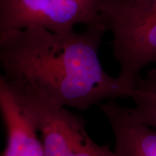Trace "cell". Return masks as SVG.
<instances>
[{"instance_id": "obj_1", "label": "cell", "mask_w": 156, "mask_h": 156, "mask_svg": "<svg viewBox=\"0 0 156 156\" xmlns=\"http://www.w3.org/2000/svg\"><path fill=\"white\" fill-rule=\"evenodd\" d=\"M103 26L54 34L41 28L0 33V64L7 83L53 104L87 110L103 101L132 98L136 86L112 77L98 57Z\"/></svg>"}, {"instance_id": "obj_2", "label": "cell", "mask_w": 156, "mask_h": 156, "mask_svg": "<svg viewBox=\"0 0 156 156\" xmlns=\"http://www.w3.org/2000/svg\"><path fill=\"white\" fill-rule=\"evenodd\" d=\"M104 1L0 0V33L41 27L62 34L79 24L106 27L101 12Z\"/></svg>"}, {"instance_id": "obj_3", "label": "cell", "mask_w": 156, "mask_h": 156, "mask_svg": "<svg viewBox=\"0 0 156 156\" xmlns=\"http://www.w3.org/2000/svg\"><path fill=\"white\" fill-rule=\"evenodd\" d=\"M17 100L36 124L45 156H69L92 141L80 116L28 90L12 86Z\"/></svg>"}, {"instance_id": "obj_4", "label": "cell", "mask_w": 156, "mask_h": 156, "mask_svg": "<svg viewBox=\"0 0 156 156\" xmlns=\"http://www.w3.org/2000/svg\"><path fill=\"white\" fill-rule=\"evenodd\" d=\"M113 56L119 64L118 77L136 86L140 72L156 62V14L131 20L111 23Z\"/></svg>"}, {"instance_id": "obj_5", "label": "cell", "mask_w": 156, "mask_h": 156, "mask_svg": "<svg viewBox=\"0 0 156 156\" xmlns=\"http://www.w3.org/2000/svg\"><path fill=\"white\" fill-rule=\"evenodd\" d=\"M0 110L7 132L2 156H45L38 128L7 82L0 77Z\"/></svg>"}, {"instance_id": "obj_6", "label": "cell", "mask_w": 156, "mask_h": 156, "mask_svg": "<svg viewBox=\"0 0 156 156\" xmlns=\"http://www.w3.org/2000/svg\"><path fill=\"white\" fill-rule=\"evenodd\" d=\"M112 126L117 156H156V131L115 99L99 104Z\"/></svg>"}, {"instance_id": "obj_7", "label": "cell", "mask_w": 156, "mask_h": 156, "mask_svg": "<svg viewBox=\"0 0 156 156\" xmlns=\"http://www.w3.org/2000/svg\"><path fill=\"white\" fill-rule=\"evenodd\" d=\"M131 98L134 103V106L130 108L134 116L147 125L156 129V91L146 86L140 77Z\"/></svg>"}, {"instance_id": "obj_8", "label": "cell", "mask_w": 156, "mask_h": 156, "mask_svg": "<svg viewBox=\"0 0 156 156\" xmlns=\"http://www.w3.org/2000/svg\"><path fill=\"white\" fill-rule=\"evenodd\" d=\"M69 156H117V155L114 151H111L108 146L99 145L93 140L81 150Z\"/></svg>"}, {"instance_id": "obj_9", "label": "cell", "mask_w": 156, "mask_h": 156, "mask_svg": "<svg viewBox=\"0 0 156 156\" xmlns=\"http://www.w3.org/2000/svg\"><path fill=\"white\" fill-rule=\"evenodd\" d=\"M143 80L149 86L156 88V67L148 72L146 77L143 78Z\"/></svg>"}, {"instance_id": "obj_10", "label": "cell", "mask_w": 156, "mask_h": 156, "mask_svg": "<svg viewBox=\"0 0 156 156\" xmlns=\"http://www.w3.org/2000/svg\"><path fill=\"white\" fill-rule=\"evenodd\" d=\"M142 83H143V82H142ZM144 84H145V83H144ZM146 85V86H147V85ZM148 87H150V88H151V89H153V90H155L156 91V89H155V88H153V87H149V86H147Z\"/></svg>"}]
</instances>
